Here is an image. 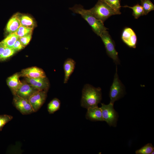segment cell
<instances>
[{
  "instance_id": "obj_1",
  "label": "cell",
  "mask_w": 154,
  "mask_h": 154,
  "mask_svg": "<svg viewBox=\"0 0 154 154\" xmlns=\"http://www.w3.org/2000/svg\"><path fill=\"white\" fill-rule=\"evenodd\" d=\"M81 106L88 109L98 106L102 99L101 89L89 84L84 85L82 90Z\"/></svg>"
},
{
  "instance_id": "obj_2",
  "label": "cell",
  "mask_w": 154,
  "mask_h": 154,
  "mask_svg": "<svg viewBox=\"0 0 154 154\" xmlns=\"http://www.w3.org/2000/svg\"><path fill=\"white\" fill-rule=\"evenodd\" d=\"M69 9L74 13L80 14L91 26L93 31L98 36L108 29L104 26V23L96 19L89 10L84 9L80 5H76Z\"/></svg>"
},
{
  "instance_id": "obj_3",
  "label": "cell",
  "mask_w": 154,
  "mask_h": 154,
  "mask_svg": "<svg viewBox=\"0 0 154 154\" xmlns=\"http://www.w3.org/2000/svg\"><path fill=\"white\" fill-rule=\"evenodd\" d=\"M89 10L96 19L103 23L111 16L121 13L120 11L114 9L103 0H98L96 5Z\"/></svg>"
},
{
  "instance_id": "obj_4",
  "label": "cell",
  "mask_w": 154,
  "mask_h": 154,
  "mask_svg": "<svg viewBox=\"0 0 154 154\" xmlns=\"http://www.w3.org/2000/svg\"><path fill=\"white\" fill-rule=\"evenodd\" d=\"M104 45L108 55L113 60L116 64H120L118 53L115 48L114 41L106 30L103 32L100 36Z\"/></svg>"
},
{
  "instance_id": "obj_5",
  "label": "cell",
  "mask_w": 154,
  "mask_h": 154,
  "mask_svg": "<svg viewBox=\"0 0 154 154\" xmlns=\"http://www.w3.org/2000/svg\"><path fill=\"white\" fill-rule=\"evenodd\" d=\"M117 69L116 67L113 82L109 93L110 103L113 104L116 101L119 99L123 95L124 91L123 85L119 79Z\"/></svg>"
},
{
  "instance_id": "obj_6",
  "label": "cell",
  "mask_w": 154,
  "mask_h": 154,
  "mask_svg": "<svg viewBox=\"0 0 154 154\" xmlns=\"http://www.w3.org/2000/svg\"><path fill=\"white\" fill-rule=\"evenodd\" d=\"M101 105L100 108L104 121H106L110 126L116 127L118 115L114 109V104L110 103L108 105L102 103Z\"/></svg>"
},
{
  "instance_id": "obj_7",
  "label": "cell",
  "mask_w": 154,
  "mask_h": 154,
  "mask_svg": "<svg viewBox=\"0 0 154 154\" xmlns=\"http://www.w3.org/2000/svg\"><path fill=\"white\" fill-rule=\"evenodd\" d=\"M47 90H37L29 98L28 100L34 112L38 111L44 103L46 97Z\"/></svg>"
},
{
  "instance_id": "obj_8",
  "label": "cell",
  "mask_w": 154,
  "mask_h": 154,
  "mask_svg": "<svg viewBox=\"0 0 154 154\" xmlns=\"http://www.w3.org/2000/svg\"><path fill=\"white\" fill-rule=\"evenodd\" d=\"M13 101L15 107L22 114L27 115L34 112L28 99L15 95Z\"/></svg>"
},
{
  "instance_id": "obj_9",
  "label": "cell",
  "mask_w": 154,
  "mask_h": 154,
  "mask_svg": "<svg viewBox=\"0 0 154 154\" xmlns=\"http://www.w3.org/2000/svg\"><path fill=\"white\" fill-rule=\"evenodd\" d=\"M121 38L123 42L128 46L134 48H136L137 37L135 32L131 28H125L122 32Z\"/></svg>"
},
{
  "instance_id": "obj_10",
  "label": "cell",
  "mask_w": 154,
  "mask_h": 154,
  "mask_svg": "<svg viewBox=\"0 0 154 154\" xmlns=\"http://www.w3.org/2000/svg\"><path fill=\"white\" fill-rule=\"evenodd\" d=\"M25 81L38 90L48 91L49 87V82L46 77L38 78L25 77Z\"/></svg>"
},
{
  "instance_id": "obj_11",
  "label": "cell",
  "mask_w": 154,
  "mask_h": 154,
  "mask_svg": "<svg viewBox=\"0 0 154 154\" xmlns=\"http://www.w3.org/2000/svg\"><path fill=\"white\" fill-rule=\"evenodd\" d=\"M20 73L21 76L30 78H44L46 77L45 73L41 68L32 67L23 69Z\"/></svg>"
},
{
  "instance_id": "obj_12",
  "label": "cell",
  "mask_w": 154,
  "mask_h": 154,
  "mask_svg": "<svg viewBox=\"0 0 154 154\" xmlns=\"http://www.w3.org/2000/svg\"><path fill=\"white\" fill-rule=\"evenodd\" d=\"M37 90H38L34 88L25 81L22 82V84L15 95L28 100L29 97Z\"/></svg>"
},
{
  "instance_id": "obj_13",
  "label": "cell",
  "mask_w": 154,
  "mask_h": 154,
  "mask_svg": "<svg viewBox=\"0 0 154 154\" xmlns=\"http://www.w3.org/2000/svg\"><path fill=\"white\" fill-rule=\"evenodd\" d=\"M20 77V73H17L8 77L7 79V84L14 96L16 95L18 90L22 84V82L19 80Z\"/></svg>"
},
{
  "instance_id": "obj_14",
  "label": "cell",
  "mask_w": 154,
  "mask_h": 154,
  "mask_svg": "<svg viewBox=\"0 0 154 154\" xmlns=\"http://www.w3.org/2000/svg\"><path fill=\"white\" fill-rule=\"evenodd\" d=\"M87 109L86 115V118L90 120L94 121H103L102 110L98 106L89 108Z\"/></svg>"
},
{
  "instance_id": "obj_15",
  "label": "cell",
  "mask_w": 154,
  "mask_h": 154,
  "mask_svg": "<svg viewBox=\"0 0 154 154\" xmlns=\"http://www.w3.org/2000/svg\"><path fill=\"white\" fill-rule=\"evenodd\" d=\"M75 64V61L71 58H68L65 61L63 65L64 72V84L68 82L70 76L74 70Z\"/></svg>"
},
{
  "instance_id": "obj_16",
  "label": "cell",
  "mask_w": 154,
  "mask_h": 154,
  "mask_svg": "<svg viewBox=\"0 0 154 154\" xmlns=\"http://www.w3.org/2000/svg\"><path fill=\"white\" fill-rule=\"evenodd\" d=\"M21 25L19 14L17 13L9 21L6 26V31L9 34L15 33Z\"/></svg>"
},
{
  "instance_id": "obj_17",
  "label": "cell",
  "mask_w": 154,
  "mask_h": 154,
  "mask_svg": "<svg viewBox=\"0 0 154 154\" xmlns=\"http://www.w3.org/2000/svg\"><path fill=\"white\" fill-rule=\"evenodd\" d=\"M19 37L15 33H10L2 41L0 45L5 47L12 48Z\"/></svg>"
},
{
  "instance_id": "obj_18",
  "label": "cell",
  "mask_w": 154,
  "mask_h": 154,
  "mask_svg": "<svg viewBox=\"0 0 154 154\" xmlns=\"http://www.w3.org/2000/svg\"><path fill=\"white\" fill-rule=\"evenodd\" d=\"M19 16L21 25L33 29L35 24L33 19L31 17L26 15L19 14Z\"/></svg>"
},
{
  "instance_id": "obj_19",
  "label": "cell",
  "mask_w": 154,
  "mask_h": 154,
  "mask_svg": "<svg viewBox=\"0 0 154 154\" xmlns=\"http://www.w3.org/2000/svg\"><path fill=\"white\" fill-rule=\"evenodd\" d=\"M60 102L59 99L54 98L50 101L47 106L48 111L50 114H52L58 110L60 108Z\"/></svg>"
},
{
  "instance_id": "obj_20",
  "label": "cell",
  "mask_w": 154,
  "mask_h": 154,
  "mask_svg": "<svg viewBox=\"0 0 154 154\" xmlns=\"http://www.w3.org/2000/svg\"><path fill=\"white\" fill-rule=\"evenodd\" d=\"M122 7H128L131 9L133 11L132 15L135 19H137L141 16L144 15V11L142 7L139 4H137L133 7L125 5Z\"/></svg>"
},
{
  "instance_id": "obj_21",
  "label": "cell",
  "mask_w": 154,
  "mask_h": 154,
  "mask_svg": "<svg viewBox=\"0 0 154 154\" xmlns=\"http://www.w3.org/2000/svg\"><path fill=\"white\" fill-rule=\"evenodd\" d=\"M140 0L144 15H147L149 12L154 10V5L150 0Z\"/></svg>"
},
{
  "instance_id": "obj_22",
  "label": "cell",
  "mask_w": 154,
  "mask_h": 154,
  "mask_svg": "<svg viewBox=\"0 0 154 154\" xmlns=\"http://www.w3.org/2000/svg\"><path fill=\"white\" fill-rule=\"evenodd\" d=\"M154 147L151 143H149L135 151L136 154H151Z\"/></svg>"
},
{
  "instance_id": "obj_23",
  "label": "cell",
  "mask_w": 154,
  "mask_h": 154,
  "mask_svg": "<svg viewBox=\"0 0 154 154\" xmlns=\"http://www.w3.org/2000/svg\"><path fill=\"white\" fill-rule=\"evenodd\" d=\"M33 29L21 25L15 32L19 37H21L32 34Z\"/></svg>"
},
{
  "instance_id": "obj_24",
  "label": "cell",
  "mask_w": 154,
  "mask_h": 154,
  "mask_svg": "<svg viewBox=\"0 0 154 154\" xmlns=\"http://www.w3.org/2000/svg\"><path fill=\"white\" fill-rule=\"evenodd\" d=\"M17 51L11 48L5 47L4 51L0 56V60H5L13 55Z\"/></svg>"
},
{
  "instance_id": "obj_25",
  "label": "cell",
  "mask_w": 154,
  "mask_h": 154,
  "mask_svg": "<svg viewBox=\"0 0 154 154\" xmlns=\"http://www.w3.org/2000/svg\"><path fill=\"white\" fill-rule=\"evenodd\" d=\"M114 9L120 11V0H103Z\"/></svg>"
},
{
  "instance_id": "obj_26",
  "label": "cell",
  "mask_w": 154,
  "mask_h": 154,
  "mask_svg": "<svg viewBox=\"0 0 154 154\" xmlns=\"http://www.w3.org/2000/svg\"><path fill=\"white\" fill-rule=\"evenodd\" d=\"M13 118L12 116L7 114L0 115V131L4 126Z\"/></svg>"
},
{
  "instance_id": "obj_27",
  "label": "cell",
  "mask_w": 154,
  "mask_h": 154,
  "mask_svg": "<svg viewBox=\"0 0 154 154\" xmlns=\"http://www.w3.org/2000/svg\"><path fill=\"white\" fill-rule=\"evenodd\" d=\"M32 34L23 37H19L21 42L24 46L27 45L30 42Z\"/></svg>"
},
{
  "instance_id": "obj_28",
  "label": "cell",
  "mask_w": 154,
  "mask_h": 154,
  "mask_svg": "<svg viewBox=\"0 0 154 154\" xmlns=\"http://www.w3.org/2000/svg\"><path fill=\"white\" fill-rule=\"evenodd\" d=\"M25 47V46L23 45L21 42L19 38L12 48L17 52L23 49Z\"/></svg>"
},
{
  "instance_id": "obj_29",
  "label": "cell",
  "mask_w": 154,
  "mask_h": 154,
  "mask_svg": "<svg viewBox=\"0 0 154 154\" xmlns=\"http://www.w3.org/2000/svg\"><path fill=\"white\" fill-rule=\"evenodd\" d=\"M5 49V47L0 45V56L3 52Z\"/></svg>"
}]
</instances>
